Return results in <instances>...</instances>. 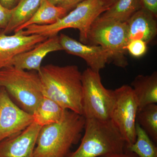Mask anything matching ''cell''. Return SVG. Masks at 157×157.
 I'll return each mask as SVG.
<instances>
[{
  "instance_id": "obj_16",
  "label": "cell",
  "mask_w": 157,
  "mask_h": 157,
  "mask_svg": "<svg viewBox=\"0 0 157 157\" xmlns=\"http://www.w3.org/2000/svg\"><path fill=\"white\" fill-rule=\"evenodd\" d=\"M67 110L43 96L32 114L33 122L41 127L58 123L64 118Z\"/></svg>"
},
{
  "instance_id": "obj_24",
  "label": "cell",
  "mask_w": 157,
  "mask_h": 157,
  "mask_svg": "<svg viewBox=\"0 0 157 157\" xmlns=\"http://www.w3.org/2000/svg\"><path fill=\"white\" fill-rule=\"evenodd\" d=\"M141 7L154 15L157 16V0H141Z\"/></svg>"
},
{
  "instance_id": "obj_7",
  "label": "cell",
  "mask_w": 157,
  "mask_h": 157,
  "mask_svg": "<svg viewBox=\"0 0 157 157\" xmlns=\"http://www.w3.org/2000/svg\"><path fill=\"white\" fill-rule=\"evenodd\" d=\"M83 87L82 116L86 119L110 120L114 96L101 82L100 73L87 68L82 73Z\"/></svg>"
},
{
  "instance_id": "obj_12",
  "label": "cell",
  "mask_w": 157,
  "mask_h": 157,
  "mask_svg": "<svg viewBox=\"0 0 157 157\" xmlns=\"http://www.w3.org/2000/svg\"><path fill=\"white\" fill-rule=\"evenodd\" d=\"M41 128L33 122L17 135L0 141V157H33Z\"/></svg>"
},
{
  "instance_id": "obj_23",
  "label": "cell",
  "mask_w": 157,
  "mask_h": 157,
  "mask_svg": "<svg viewBox=\"0 0 157 157\" xmlns=\"http://www.w3.org/2000/svg\"><path fill=\"white\" fill-rule=\"evenodd\" d=\"M12 12V9L5 8L0 3V29L2 31L5 29L9 24Z\"/></svg>"
},
{
  "instance_id": "obj_17",
  "label": "cell",
  "mask_w": 157,
  "mask_h": 157,
  "mask_svg": "<svg viewBox=\"0 0 157 157\" xmlns=\"http://www.w3.org/2000/svg\"><path fill=\"white\" fill-rule=\"evenodd\" d=\"M68 11L61 6H55L48 0H41L38 10L29 20L14 31L23 30L32 25H48L55 23L65 16Z\"/></svg>"
},
{
  "instance_id": "obj_21",
  "label": "cell",
  "mask_w": 157,
  "mask_h": 157,
  "mask_svg": "<svg viewBox=\"0 0 157 157\" xmlns=\"http://www.w3.org/2000/svg\"><path fill=\"white\" fill-rule=\"evenodd\" d=\"M136 123L148 135L155 144L157 143V105L151 104L137 113Z\"/></svg>"
},
{
  "instance_id": "obj_5",
  "label": "cell",
  "mask_w": 157,
  "mask_h": 157,
  "mask_svg": "<svg viewBox=\"0 0 157 157\" xmlns=\"http://www.w3.org/2000/svg\"><path fill=\"white\" fill-rule=\"evenodd\" d=\"M0 87L4 88L21 108L32 114L43 97L38 72L13 66L0 70Z\"/></svg>"
},
{
  "instance_id": "obj_15",
  "label": "cell",
  "mask_w": 157,
  "mask_h": 157,
  "mask_svg": "<svg viewBox=\"0 0 157 157\" xmlns=\"http://www.w3.org/2000/svg\"><path fill=\"white\" fill-rule=\"evenodd\" d=\"M132 87L137 99L138 112L144 107L157 103V73L151 75H139L132 82Z\"/></svg>"
},
{
  "instance_id": "obj_20",
  "label": "cell",
  "mask_w": 157,
  "mask_h": 157,
  "mask_svg": "<svg viewBox=\"0 0 157 157\" xmlns=\"http://www.w3.org/2000/svg\"><path fill=\"white\" fill-rule=\"evenodd\" d=\"M136 139L135 143L126 147L139 157H157L155 144L137 123H136Z\"/></svg>"
},
{
  "instance_id": "obj_26",
  "label": "cell",
  "mask_w": 157,
  "mask_h": 157,
  "mask_svg": "<svg viewBox=\"0 0 157 157\" xmlns=\"http://www.w3.org/2000/svg\"><path fill=\"white\" fill-rule=\"evenodd\" d=\"M85 0H66L60 6L65 8L68 11L71 9H74L78 3Z\"/></svg>"
},
{
  "instance_id": "obj_14",
  "label": "cell",
  "mask_w": 157,
  "mask_h": 157,
  "mask_svg": "<svg viewBox=\"0 0 157 157\" xmlns=\"http://www.w3.org/2000/svg\"><path fill=\"white\" fill-rule=\"evenodd\" d=\"M155 18L142 8L136 11L126 21L128 42L139 39L147 44L154 39L157 33Z\"/></svg>"
},
{
  "instance_id": "obj_4",
  "label": "cell",
  "mask_w": 157,
  "mask_h": 157,
  "mask_svg": "<svg viewBox=\"0 0 157 157\" xmlns=\"http://www.w3.org/2000/svg\"><path fill=\"white\" fill-rule=\"evenodd\" d=\"M109 7L103 0H85L76 5L69 14L48 25H32L21 30L25 35H39L50 37L57 36L60 31L66 29H77L79 40L88 44V34L95 20Z\"/></svg>"
},
{
  "instance_id": "obj_8",
  "label": "cell",
  "mask_w": 157,
  "mask_h": 157,
  "mask_svg": "<svg viewBox=\"0 0 157 157\" xmlns=\"http://www.w3.org/2000/svg\"><path fill=\"white\" fill-rule=\"evenodd\" d=\"M113 92L114 100L110 120L124 137L126 146H130L136 139V117L138 110L137 99L132 86L127 85L118 88Z\"/></svg>"
},
{
  "instance_id": "obj_19",
  "label": "cell",
  "mask_w": 157,
  "mask_h": 157,
  "mask_svg": "<svg viewBox=\"0 0 157 157\" xmlns=\"http://www.w3.org/2000/svg\"><path fill=\"white\" fill-rule=\"evenodd\" d=\"M141 8V0H117L98 17L104 20L126 22Z\"/></svg>"
},
{
  "instance_id": "obj_22",
  "label": "cell",
  "mask_w": 157,
  "mask_h": 157,
  "mask_svg": "<svg viewBox=\"0 0 157 157\" xmlns=\"http://www.w3.org/2000/svg\"><path fill=\"white\" fill-rule=\"evenodd\" d=\"M126 50L134 57L143 56L147 51V43L139 39L129 41L126 46Z\"/></svg>"
},
{
  "instance_id": "obj_28",
  "label": "cell",
  "mask_w": 157,
  "mask_h": 157,
  "mask_svg": "<svg viewBox=\"0 0 157 157\" xmlns=\"http://www.w3.org/2000/svg\"><path fill=\"white\" fill-rule=\"evenodd\" d=\"M48 1L55 6H60L66 0H48Z\"/></svg>"
},
{
  "instance_id": "obj_1",
  "label": "cell",
  "mask_w": 157,
  "mask_h": 157,
  "mask_svg": "<svg viewBox=\"0 0 157 157\" xmlns=\"http://www.w3.org/2000/svg\"><path fill=\"white\" fill-rule=\"evenodd\" d=\"M43 96L64 109L82 115V73L76 65L48 64L39 72Z\"/></svg>"
},
{
  "instance_id": "obj_13",
  "label": "cell",
  "mask_w": 157,
  "mask_h": 157,
  "mask_svg": "<svg viewBox=\"0 0 157 157\" xmlns=\"http://www.w3.org/2000/svg\"><path fill=\"white\" fill-rule=\"evenodd\" d=\"M62 50L63 48L58 35L48 37L31 50L15 57L12 61V66L21 70L39 72L42 60L48 53Z\"/></svg>"
},
{
  "instance_id": "obj_6",
  "label": "cell",
  "mask_w": 157,
  "mask_h": 157,
  "mask_svg": "<svg viewBox=\"0 0 157 157\" xmlns=\"http://www.w3.org/2000/svg\"><path fill=\"white\" fill-rule=\"evenodd\" d=\"M128 42L127 22L104 20L98 17L88 34V44L101 45L111 52V60L120 67L128 66L125 57Z\"/></svg>"
},
{
  "instance_id": "obj_29",
  "label": "cell",
  "mask_w": 157,
  "mask_h": 157,
  "mask_svg": "<svg viewBox=\"0 0 157 157\" xmlns=\"http://www.w3.org/2000/svg\"><path fill=\"white\" fill-rule=\"evenodd\" d=\"M105 4L110 7V6L113 5L117 0H103Z\"/></svg>"
},
{
  "instance_id": "obj_27",
  "label": "cell",
  "mask_w": 157,
  "mask_h": 157,
  "mask_svg": "<svg viewBox=\"0 0 157 157\" xmlns=\"http://www.w3.org/2000/svg\"><path fill=\"white\" fill-rule=\"evenodd\" d=\"M20 0H0V3L5 8L12 9L15 7Z\"/></svg>"
},
{
  "instance_id": "obj_18",
  "label": "cell",
  "mask_w": 157,
  "mask_h": 157,
  "mask_svg": "<svg viewBox=\"0 0 157 157\" xmlns=\"http://www.w3.org/2000/svg\"><path fill=\"white\" fill-rule=\"evenodd\" d=\"M41 1L20 0L17 6L12 9V15L9 24L1 33L8 35L26 23L38 10Z\"/></svg>"
},
{
  "instance_id": "obj_2",
  "label": "cell",
  "mask_w": 157,
  "mask_h": 157,
  "mask_svg": "<svg viewBox=\"0 0 157 157\" xmlns=\"http://www.w3.org/2000/svg\"><path fill=\"white\" fill-rule=\"evenodd\" d=\"M86 119L67 110L63 121L42 127L34 150L33 157H67L73 145L81 138Z\"/></svg>"
},
{
  "instance_id": "obj_10",
  "label": "cell",
  "mask_w": 157,
  "mask_h": 157,
  "mask_svg": "<svg viewBox=\"0 0 157 157\" xmlns=\"http://www.w3.org/2000/svg\"><path fill=\"white\" fill-rule=\"evenodd\" d=\"M59 37L63 50L83 59L94 72L100 73L111 60V52L101 45L83 44L64 34Z\"/></svg>"
},
{
  "instance_id": "obj_30",
  "label": "cell",
  "mask_w": 157,
  "mask_h": 157,
  "mask_svg": "<svg viewBox=\"0 0 157 157\" xmlns=\"http://www.w3.org/2000/svg\"><path fill=\"white\" fill-rule=\"evenodd\" d=\"M1 31H2V30H1V29H0V32H1Z\"/></svg>"
},
{
  "instance_id": "obj_25",
  "label": "cell",
  "mask_w": 157,
  "mask_h": 157,
  "mask_svg": "<svg viewBox=\"0 0 157 157\" xmlns=\"http://www.w3.org/2000/svg\"><path fill=\"white\" fill-rule=\"evenodd\" d=\"M100 157H139L135 153L129 151L128 150H125L124 151L122 152L118 153L106 155Z\"/></svg>"
},
{
  "instance_id": "obj_3",
  "label": "cell",
  "mask_w": 157,
  "mask_h": 157,
  "mask_svg": "<svg viewBox=\"0 0 157 157\" xmlns=\"http://www.w3.org/2000/svg\"><path fill=\"white\" fill-rule=\"evenodd\" d=\"M85 132L75 151L67 157H100L124 151L126 143L110 120L86 119Z\"/></svg>"
},
{
  "instance_id": "obj_9",
  "label": "cell",
  "mask_w": 157,
  "mask_h": 157,
  "mask_svg": "<svg viewBox=\"0 0 157 157\" xmlns=\"http://www.w3.org/2000/svg\"><path fill=\"white\" fill-rule=\"evenodd\" d=\"M33 122V115L18 107L0 87V141L17 135Z\"/></svg>"
},
{
  "instance_id": "obj_11",
  "label": "cell",
  "mask_w": 157,
  "mask_h": 157,
  "mask_svg": "<svg viewBox=\"0 0 157 157\" xmlns=\"http://www.w3.org/2000/svg\"><path fill=\"white\" fill-rule=\"evenodd\" d=\"M48 38L39 35H25L21 30L11 36L0 32V70L12 66L15 57L31 50Z\"/></svg>"
}]
</instances>
